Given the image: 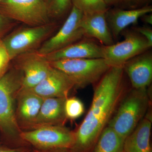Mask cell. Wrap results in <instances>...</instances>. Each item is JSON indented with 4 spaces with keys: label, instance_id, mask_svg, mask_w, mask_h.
I'll use <instances>...</instances> for the list:
<instances>
[{
    "label": "cell",
    "instance_id": "obj_27",
    "mask_svg": "<svg viewBox=\"0 0 152 152\" xmlns=\"http://www.w3.org/2000/svg\"><path fill=\"white\" fill-rule=\"evenodd\" d=\"M142 21L144 22L146 24L152 25V13H150L144 15L140 18Z\"/></svg>",
    "mask_w": 152,
    "mask_h": 152
},
{
    "label": "cell",
    "instance_id": "obj_8",
    "mask_svg": "<svg viewBox=\"0 0 152 152\" xmlns=\"http://www.w3.org/2000/svg\"><path fill=\"white\" fill-rule=\"evenodd\" d=\"M23 140L39 148L60 150L74 147L75 132L63 126H40L35 129L21 133Z\"/></svg>",
    "mask_w": 152,
    "mask_h": 152
},
{
    "label": "cell",
    "instance_id": "obj_14",
    "mask_svg": "<svg viewBox=\"0 0 152 152\" xmlns=\"http://www.w3.org/2000/svg\"><path fill=\"white\" fill-rule=\"evenodd\" d=\"M44 56L49 62L77 59L103 58V45L90 40L82 39Z\"/></svg>",
    "mask_w": 152,
    "mask_h": 152
},
{
    "label": "cell",
    "instance_id": "obj_24",
    "mask_svg": "<svg viewBox=\"0 0 152 152\" xmlns=\"http://www.w3.org/2000/svg\"><path fill=\"white\" fill-rule=\"evenodd\" d=\"M151 0H121L119 6L122 8L129 9H135L149 5V2Z\"/></svg>",
    "mask_w": 152,
    "mask_h": 152
},
{
    "label": "cell",
    "instance_id": "obj_26",
    "mask_svg": "<svg viewBox=\"0 0 152 152\" xmlns=\"http://www.w3.org/2000/svg\"><path fill=\"white\" fill-rule=\"evenodd\" d=\"M10 20L0 14V32L8 27L9 25L10 24V23L9 20Z\"/></svg>",
    "mask_w": 152,
    "mask_h": 152
},
{
    "label": "cell",
    "instance_id": "obj_15",
    "mask_svg": "<svg viewBox=\"0 0 152 152\" xmlns=\"http://www.w3.org/2000/svg\"><path fill=\"white\" fill-rule=\"evenodd\" d=\"M106 12L83 14L80 26L84 37L94 38L103 46H107L115 43L106 19Z\"/></svg>",
    "mask_w": 152,
    "mask_h": 152
},
{
    "label": "cell",
    "instance_id": "obj_33",
    "mask_svg": "<svg viewBox=\"0 0 152 152\" xmlns=\"http://www.w3.org/2000/svg\"><path fill=\"white\" fill-rule=\"evenodd\" d=\"M123 152H124V151H123Z\"/></svg>",
    "mask_w": 152,
    "mask_h": 152
},
{
    "label": "cell",
    "instance_id": "obj_13",
    "mask_svg": "<svg viewBox=\"0 0 152 152\" xmlns=\"http://www.w3.org/2000/svg\"><path fill=\"white\" fill-rule=\"evenodd\" d=\"M152 12L151 5L127 10L117 7L109 8L106 12V19L114 39L118 37L120 34L130 25L137 24L143 15Z\"/></svg>",
    "mask_w": 152,
    "mask_h": 152
},
{
    "label": "cell",
    "instance_id": "obj_5",
    "mask_svg": "<svg viewBox=\"0 0 152 152\" xmlns=\"http://www.w3.org/2000/svg\"><path fill=\"white\" fill-rule=\"evenodd\" d=\"M23 77V72L18 67L0 77V126L14 135L19 132L15 99L21 88Z\"/></svg>",
    "mask_w": 152,
    "mask_h": 152
},
{
    "label": "cell",
    "instance_id": "obj_29",
    "mask_svg": "<svg viewBox=\"0 0 152 152\" xmlns=\"http://www.w3.org/2000/svg\"><path fill=\"white\" fill-rule=\"evenodd\" d=\"M0 152H25L24 150L19 149H1Z\"/></svg>",
    "mask_w": 152,
    "mask_h": 152
},
{
    "label": "cell",
    "instance_id": "obj_11",
    "mask_svg": "<svg viewBox=\"0 0 152 152\" xmlns=\"http://www.w3.org/2000/svg\"><path fill=\"white\" fill-rule=\"evenodd\" d=\"M132 88H145L152 80V54L149 50L134 57L123 66Z\"/></svg>",
    "mask_w": 152,
    "mask_h": 152
},
{
    "label": "cell",
    "instance_id": "obj_12",
    "mask_svg": "<svg viewBox=\"0 0 152 152\" xmlns=\"http://www.w3.org/2000/svg\"><path fill=\"white\" fill-rule=\"evenodd\" d=\"M75 85L64 72L53 67L42 81L30 90L44 99L48 98H68Z\"/></svg>",
    "mask_w": 152,
    "mask_h": 152
},
{
    "label": "cell",
    "instance_id": "obj_21",
    "mask_svg": "<svg viewBox=\"0 0 152 152\" xmlns=\"http://www.w3.org/2000/svg\"><path fill=\"white\" fill-rule=\"evenodd\" d=\"M64 109L67 118L72 120L76 119L80 117L85 110L83 102L76 97L66 99Z\"/></svg>",
    "mask_w": 152,
    "mask_h": 152
},
{
    "label": "cell",
    "instance_id": "obj_20",
    "mask_svg": "<svg viewBox=\"0 0 152 152\" xmlns=\"http://www.w3.org/2000/svg\"><path fill=\"white\" fill-rule=\"evenodd\" d=\"M72 5L84 15L106 12L109 8L104 0H72Z\"/></svg>",
    "mask_w": 152,
    "mask_h": 152
},
{
    "label": "cell",
    "instance_id": "obj_22",
    "mask_svg": "<svg viewBox=\"0 0 152 152\" xmlns=\"http://www.w3.org/2000/svg\"><path fill=\"white\" fill-rule=\"evenodd\" d=\"M72 0H51L49 5L50 18H59L72 9Z\"/></svg>",
    "mask_w": 152,
    "mask_h": 152
},
{
    "label": "cell",
    "instance_id": "obj_10",
    "mask_svg": "<svg viewBox=\"0 0 152 152\" xmlns=\"http://www.w3.org/2000/svg\"><path fill=\"white\" fill-rule=\"evenodd\" d=\"M17 60L18 67L23 75L20 89H32L45 78L53 67L45 56L37 52L26 53L19 56Z\"/></svg>",
    "mask_w": 152,
    "mask_h": 152
},
{
    "label": "cell",
    "instance_id": "obj_18",
    "mask_svg": "<svg viewBox=\"0 0 152 152\" xmlns=\"http://www.w3.org/2000/svg\"><path fill=\"white\" fill-rule=\"evenodd\" d=\"M18 113L22 119L28 122H34L37 116L44 98L30 90L20 89Z\"/></svg>",
    "mask_w": 152,
    "mask_h": 152
},
{
    "label": "cell",
    "instance_id": "obj_17",
    "mask_svg": "<svg viewBox=\"0 0 152 152\" xmlns=\"http://www.w3.org/2000/svg\"><path fill=\"white\" fill-rule=\"evenodd\" d=\"M151 121L145 117L125 139L124 152H152L150 139Z\"/></svg>",
    "mask_w": 152,
    "mask_h": 152
},
{
    "label": "cell",
    "instance_id": "obj_16",
    "mask_svg": "<svg viewBox=\"0 0 152 152\" xmlns=\"http://www.w3.org/2000/svg\"><path fill=\"white\" fill-rule=\"evenodd\" d=\"M67 98H48L44 99L40 110L35 120L36 124L63 126L67 119L64 105Z\"/></svg>",
    "mask_w": 152,
    "mask_h": 152
},
{
    "label": "cell",
    "instance_id": "obj_3",
    "mask_svg": "<svg viewBox=\"0 0 152 152\" xmlns=\"http://www.w3.org/2000/svg\"><path fill=\"white\" fill-rule=\"evenodd\" d=\"M53 67L64 72L75 85L83 89L96 84L111 68L103 58L60 60L49 62Z\"/></svg>",
    "mask_w": 152,
    "mask_h": 152
},
{
    "label": "cell",
    "instance_id": "obj_1",
    "mask_svg": "<svg viewBox=\"0 0 152 152\" xmlns=\"http://www.w3.org/2000/svg\"><path fill=\"white\" fill-rule=\"evenodd\" d=\"M124 75L123 66L111 67L95 84L89 110L75 132L74 147L84 151L96 143L130 89L128 88Z\"/></svg>",
    "mask_w": 152,
    "mask_h": 152
},
{
    "label": "cell",
    "instance_id": "obj_7",
    "mask_svg": "<svg viewBox=\"0 0 152 152\" xmlns=\"http://www.w3.org/2000/svg\"><path fill=\"white\" fill-rule=\"evenodd\" d=\"M124 40L103 46V58L110 66H123L128 61L150 50L152 46L134 30L123 31Z\"/></svg>",
    "mask_w": 152,
    "mask_h": 152
},
{
    "label": "cell",
    "instance_id": "obj_28",
    "mask_svg": "<svg viewBox=\"0 0 152 152\" xmlns=\"http://www.w3.org/2000/svg\"><path fill=\"white\" fill-rule=\"evenodd\" d=\"M106 4L108 7L114 6V7H119L121 4V0H104Z\"/></svg>",
    "mask_w": 152,
    "mask_h": 152
},
{
    "label": "cell",
    "instance_id": "obj_32",
    "mask_svg": "<svg viewBox=\"0 0 152 152\" xmlns=\"http://www.w3.org/2000/svg\"><path fill=\"white\" fill-rule=\"evenodd\" d=\"M4 1V0H0V2H1L2 1Z\"/></svg>",
    "mask_w": 152,
    "mask_h": 152
},
{
    "label": "cell",
    "instance_id": "obj_9",
    "mask_svg": "<svg viewBox=\"0 0 152 152\" xmlns=\"http://www.w3.org/2000/svg\"><path fill=\"white\" fill-rule=\"evenodd\" d=\"M83 15L81 11L72 6L61 27L36 51L45 56L82 40L84 35L80 26V22Z\"/></svg>",
    "mask_w": 152,
    "mask_h": 152
},
{
    "label": "cell",
    "instance_id": "obj_23",
    "mask_svg": "<svg viewBox=\"0 0 152 152\" xmlns=\"http://www.w3.org/2000/svg\"><path fill=\"white\" fill-rule=\"evenodd\" d=\"M10 61L2 41L0 40V77L3 75Z\"/></svg>",
    "mask_w": 152,
    "mask_h": 152
},
{
    "label": "cell",
    "instance_id": "obj_19",
    "mask_svg": "<svg viewBox=\"0 0 152 152\" xmlns=\"http://www.w3.org/2000/svg\"><path fill=\"white\" fill-rule=\"evenodd\" d=\"M125 139L109 126L103 131L93 152H123Z\"/></svg>",
    "mask_w": 152,
    "mask_h": 152
},
{
    "label": "cell",
    "instance_id": "obj_31",
    "mask_svg": "<svg viewBox=\"0 0 152 152\" xmlns=\"http://www.w3.org/2000/svg\"><path fill=\"white\" fill-rule=\"evenodd\" d=\"M51 152H63L61 151H52Z\"/></svg>",
    "mask_w": 152,
    "mask_h": 152
},
{
    "label": "cell",
    "instance_id": "obj_6",
    "mask_svg": "<svg viewBox=\"0 0 152 152\" xmlns=\"http://www.w3.org/2000/svg\"><path fill=\"white\" fill-rule=\"evenodd\" d=\"M0 14L30 26L51 22L49 5L45 0H4L0 2Z\"/></svg>",
    "mask_w": 152,
    "mask_h": 152
},
{
    "label": "cell",
    "instance_id": "obj_25",
    "mask_svg": "<svg viewBox=\"0 0 152 152\" xmlns=\"http://www.w3.org/2000/svg\"><path fill=\"white\" fill-rule=\"evenodd\" d=\"M133 30L145 38L150 45L152 46V30L151 27L143 26L133 28Z\"/></svg>",
    "mask_w": 152,
    "mask_h": 152
},
{
    "label": "cell",
    "instance_id": "obj_30",
    "mask_svg": "<svg viewBox=\"0 0 152 152\" xmlns=\"http://www.w3.org/2000/svg\"><path fill=\"white\" fill-rule=\"evenodd\" d=\"M45 1L46 2L47 4H48V5H49L50 3V2L51 1V0H45Z\"/></svg>",
    "mask_w": 152,
    "mask_h": 152
},
{
    "label": "cell",
    "instance_id": "obj_4",
    "mask_svg": "<svg viewBox=\"0 0 152 152\" xmlns=\"http://www.w3.org/2000/svg\"><path fill=\"white\" fill-rule=\"evenodd\" d=\"M58 24L50 22L37 26L22 28L14 31L2 41L11 60L22 54L37 51L56 31Z\"/></svg>",
    "mask_w": 152,
    "mask_h": 152
},
{
    "label": "cell",
    "instance_id": "obj_2",
    "mask_svg": "<svg viewBox=\"0 0 152 152\" xmlns=\"http://www.w3.org/2000/svg\"><path fill=\"white\" fill-rule=\"evenodd\" d=\"M150 103L147 88L130 89L123 98L108 126L126 139L145 118Z\"/></svg>",
    "mask_w": 152,
    "mask_h": 152
}]
</instances>
